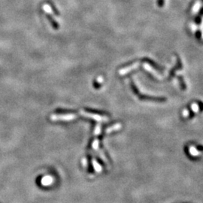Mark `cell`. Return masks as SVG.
I'll return each mask as SVG.
<instances>
[{
	"instance_id": "6da1fadb",
	"label": "cell",
	"mask_w": 203,
	"mask_h": 203,
	"mask_svg": "<svg viewBox=\"0 0 203 203\" xmlns=\"http://www.w3.org/2000/svg\"><path fill=\"white\" fill-rule=\"evenodd\" d=\"M190 153H192L193 155H197L198 154L197 150H196V148H194V147H190Z\"/></svg>"
},
{
	"instance_id": "7a4b0ae2",
	"label": "cell",
	"mask_w": 203,
	"mask_h": 203,
	"mask_svg": "<svg viewBox=\"0 0 203 203\" xmlns=\"http://www.w3.org/2000/svg\"><path fill=\"white\" fill-rule=\"evenodd\" d=\"M198 108H199V107H198V105L196 104L192 105V109L193 111H198Z\"/></svg>"
}]
</instances>
